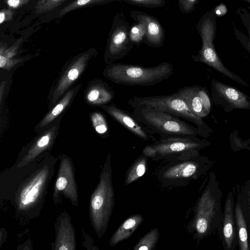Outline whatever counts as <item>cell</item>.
Masks as SVG:
<instances>
[{"instance_id":"83f0119b","label":"cell","mask_w":250,"mask_h":250,"mask_svg":"<svg viewBox=\"0 0 250 250\" xmlns=\"http://www.w3.org/2000/svg\"><path fill=\"white\" fill-rule=\"evenodd\" d=\"M212 11L216 17L224 16L228 13L227 8L223 3L217 5Z\"/></svg>"},{"instance_id":"e0dca14e","label":"cell","mask_w":250,"mask_h":250,"mask_svg":"<svg viewBox=\"0 0 250 250\" xmlns=\"http://www.w3.org/2000/svg\"><path fill=\"white\" fill-rule=\"evenodd\" d=\"M137 19L146 24L145 36L148 44L156 47L161 46L164 42V32L159 23L153 17L147 15H139Z\"/></svg>"},{"instance_id":"30bf717a","label":"cell","mask_w":250,"mask_h":250,"mask_svg":"<svg viewBox=\"0 0 250 250\" xmlns=\"http://www.w3.org/2000/svg\"><path fill=\"white\" fill-rule=\"evenodd\" d=\"M89 56L85 54L78 58L64 70L55 85L49 108H52L65 91L79 78L87 64Z\"/></svg>"},{"instance_id":"cb8c5ba5","label":"cell","mask_w":250,"mask_h":250,"mask_svg":"<svg viewBox=\"0 0 250 250\" xmlns=\"http://www.w3.org/2000/svg\"><path fill=\"white\" fill-rule=\"evenodd\" d=\"M138 21L139 23L132 27L129 34V39L134 43L141 42L146 33L145 23L142 21Z\"/></svg>"},{"instance_id":"9c48e42d","label":"cell","mask_w":250,"mask_h":250,"mask_svg":"<svg viewBox=\"0 0 250 250\" xmlns=\"http://www.w3.org/2000/svg\"><path fill=\"white\" fill-rule=\"evenodd\" d=\"M102 107L123 127L140 139L153 142L157 140L154 136L155 134L136 120L131 113L115 104H107Z\"/></svg>"},{"instance_id":"ba28073f","label":"cell","mask_w":250,"mask_h":250,"mask_svg":"<svg viewBox=\"0 0 250 250\" xmlns=\"http://www.w3.org/2000/svg\"><path fill=\"white\" fill-rule=\"evenodd\" d=\"M211 87L214 102L222 105L226 112L237 108L250 109L249 98L236 88L216 80H212Z\"/></svg>"},{"instance_id":"7a4b0ae2","label":"cell","mask_w":250,"mask_h":250,"mask_svg":"<svg viewBox=\"0 0 250 250\" xmlns=\"http://www.w3.org/2000/svg\"><path fill=\"white\" fill-rule=\"evenodd\" d=\"M131 114L154 134L160 137L208 136L197 126L157 108L138 106L133 108Z\"/></svg>"},{"instance_id":"9a60e30c","label":"cell","mask_w":250,"mask_h":250,"mask_svg":"<svg viewBox=\"0 0 250 250\" xmlns=\"http://www.w3.org/2000/svg\"><path fill=\"white\" fill-rule=\"evenodd\" d=\"M81 86L80 83L67 92L56 104L35 127L36 131L41 130L52 124L70 104Z\"/></svg>"},{"instance_id":"7402d4cb","label":"cell","mask_w":250,"mask_h":250,"mask_svg":"<svg viewBox=\"0 0 250 250\" xmlns=\"http://www.w3.org/2000/svg\"><path fill=\"white\" fill-rule=\"evenodd\" d=\"M160 236L157 228L151 229L143 237L141 238L134 246L133 250H153L155 249Z\"/></svg>"},{"instance_id":"f1b7e54d","label":"cell","mask_w":250,"mask_h":250,"mask_svg":"<svg viewBox=\"0 0 250 250\" xmlns=\"http://www.w3.org/2000/svg\"><path fill=\"white\" fill-rule=\"evenodd\" d=\"M105 200L106 199H104L102 195L95 196L92 201V207L95 209H99L102 208Z\"/></svg>"},{"instance_id":"3957f363","label":"cell","mask_w":250,"mask_h":250,"mask_svg":"<svg viewBox=\"0 0 250 250\" xmlns=\"http://www.w3.org/2000/svg\"><path fill=\"white\" fill-rule=\"evenodd\" d=\"M173 73L171 63L164 62L152 67L113 62L104 70L105 77L116 84L150 86L167 79Z\"/></svg>"},{"instance_id":"52a82bcc","label":"cell","mask_w":250,"mask_h":250,"mask_svg":"<svg viewBox=\"0 0 250 250\" xmlns=\"http://www.w3.org/2000/svg\"><path fill=\"white\" fill-rule=\"evenodd\" d=\"M132 108L138 106H149L163 110L185 121L194 124L208 136L211 129L202 119L194 114L187 103L176 92L167 95L133 97L127 102Z\"/></svg>"},{"instance_id":"6da1fadb","label":"cell","mask_w":250,"mask_h":250,"mask_svg":"<svg viewBox=\"0 0 250 250\" xmlns=\"http://www.w3.org/2000/svg\"><path fill=\"white\" fill-rule=\"evenodd\" d=\"M222 196L214 172H210L207 185L197 200L193 217L187 226L197 244L222 226Z\"/></svg>"},{"instance_id":"f546056e","label":"cell","mask_w":250,"mask_h":250,"mask_svg":"<svg viewBox=\"0 0 250 250\" xmlns=\"http://www.w3.org/2000/svg\"><path fill=\"white\" fill-rule=\"evenodd\" d=\"M67 183V180L63 177H60L56 182V187L59 190L64 189Z\"/></svg>"},{"instance_id":"4316f807","label":"cell","mask_w":250,"mask_h":250,"mask_svg":"<svg viewBox=\"0 0 250 250\" xmlns=\"http://www.w3.org/2000/svg\"><path fill=\"white\" fill-rule=\"evenodd\" d=\"M132 2L146 5L159 6L163 4L162 0H127Z\"/></svg>"},{"instance_id":"277c9868","label":"cell","mask_w":250,"mask_h":250,"mask_svg":"<svg viewBox=\"0 0 250 250\" xmlns=\"http://www.w3.org/2000/svg\"><path fill=\"white\" fill-rule=\"evenodd\" d=\"M210 143L197 137H160L143 149V154L153 161L172 162L200 154Z\"/></svg>"},{"instance_id":"836d02e7","label":"cell","mask_w":250,"mask_h":250,"mask_svg":"<svg viewBox=\"0 0 250 250\" xmlns=\"http://www.w3.org/2000/svg\"><path fill=\"white\" fill-rule=\"evenodd\" d=\"M244 1H245L249 3H250V0H243Z\"/></svg>"},{"instance_id":"d6a6232c","label":"cell","mask_w":250,"mask_h":250,"mask_svg":"<svg viewBox=\"0 0 250 250\" xmlns=\"http://www.w3.org/2000/svg\"><path fill=\"white\" fill-rule=\"evenodd\" d=\"M5 18V15L3 13L0 12V23H2V22L4 21Z\"/></svg>"},{"instance_id":"2e32d148","label":"cell","mask_w":250,"mask_h":250,"mask_svg":"<svg viewBox=\"0 0 250 250\" xmlns=\"http://www.w3.org/2000/svg\"><path fill=\"white\" fill-rule=\"evenodd\" d=\"M144 218L140 214H134L126 218L119 226L111 239L112 246L129 238L143 223Z\"/></svg>"},{"instance_id":"484cf974","label":"cell","mask_w":250,"mask_h":250,"mask_svg":"<svg viewBox=\"0 0 250 250\" xmlns=\"http://www.w3.org/2000/svg\"><path fill=\"white\" fill-rule=\"evenodd\" d=\"M198 0H179V6L184 12H190L194 8Z\"/></svg>"},{"instance_id":"ac0fdd59","label":"cell","mask_w":250,"mask_h":250,"mask_svg":"<svg viewBox=\"0 0 250 250\" xmlns=\"http://www.w3.org/2000/svg\"><path fill=\"white\" fill-rule=\"evenodd\" d=\"M238 245L240 250H250L247 226L240 205L237 201L234 207Z\"/></svg>"},{"instance_id":"8992f818","label":"cell","mask_w":250,"mask_h":250,"mask_svg":"<svg viewBox=\"0 0 250 250\" xmlns=\"http://www.w3.org/2000/svg\"><path fill=\"white\" fill-rule=\"evenodd\" d=\"M216 18L212 10L207 12L200 20L197 28L202 46L198 55H191V57L194 61L204 63L240 84L249 87L239 76L224 66L216 51L213 42L217 26Z\"/></svg>"},{"instance_id":"44dd1931","label":"cell","mask_w":250,"mask_h":250,"mask_svg":"<svg viewBox=\"0 0 250 250\" xmlns=\"http://www.w3.org/2000/svg\"><path fill=\"white\" fill-rule=\"evenodd\" d=\"M236 13L239 15L244 25L248 35L234 28L235 36L238 41L250 54V11L243 7H239Z\"/></svg>"},{"instance_id":"5b68a950","label":"cell","mask_w":250,"mask_h":250,"mask_svg":"<svg viewBox=\"0 0 250 250\" xmlns=\"http://www.w3.org/2000/svg\"><path fill=\"white\" fill-rule=\"evenodd\" d=\"M211 161L200 154L178 161L169 162L158 171V180L164 188L183 187L197 180L211 167Z\"/></svg>"},{"instance_id":"d6986e66","label":"cell","mask_w":250,"mask_h":250,"mask_svg":"<svg viewBox=\"0 0 250 250\" xmlns=\"http://www.w3.org/2000/svg\"><path fill=\"white\" fill-rule=\"evenodd\" d=\"M149 158L144 155L138 157L126 171L124 185L127 186L142 177L147 170Z\"/></svg>"},{"instance_id":"5bb4252c","label":"cell","mask_w":250,"mask_h":250,"mask_svg":"<svg viewBox=\"0 0 250 250\" xmlns=\"http://www.w3.org/2000/svg\"><path fill=\"white\" fill-rule=\"evenodd\" d=\"M114 96L115 93L112 88L107 83L99 80L88 88L85 100L90 104L102 106L110 103Z\"/></svg>"},{"instance_id":"4dcf8cb0","label":"cell","mask_w":250,"mask_h":250,"mask_svg":"<svg viewBox=\"0 0 250 250\" xmlns=\"http://www.w3.org/2000/svg\"><path fill=\"white\" fill-rule=\"evenodd\" d=\"M8 4L11 7H16L19 4V0H8Z\"/></svg>"},{"instance_id":"8fae6325","label":"cell","mask_w":250,"mask_h":250,"mask_svg":"<svg viewBox=\"0 0 250 250\" xmlns=\"http://www.w3.org/2000/svg\"><path fill=\"white\" fill-rule=\"evenodd\" d=\"M205 87L188 86L180 88L177 92L185 100L190 110L197 116H207L211 108V102Z\"/></svg>"},{"instance_id":"603a6c76","label":"cell","mask_w":250,"mask_h":250,"mask_svg":"<svg viewBox=\"0 0 250 250\" xmlns=\"http://www.w3.org/2000/svg\"><path fill=\"white\" fill-rule=\"evenodd\" d=\"M91 120L96 131L100 134L108 133V126L105 118L99 112H94L91 114Z\"/></svg>"},{"instance_id":"1f68e13d","label":"cell","mask_w":250,"mask_h":250,"mask_svg":"<svg viewBox=\"0 0 250 250\" xmlns=\"http://www.w3.org/2000/svg\"><path fill=\"white\" fill-rule=\"evenodd\" d=\"M90 0H78L77 3L79 5H84L89 2Z\"/></svg>"},{"instance_id":"d4e9b609","label":"cell","mask_w":250,"mask_h":250,"mask_svg":"<svg viewBox=\"0 0 250 250\" xmlns=\"http://www.w3.org/2000/svg\"><path fill=\"white\" fill-rule=\"evenodd\" d=\"M230 143L231 148L238 151L242 149H246L250 151V138L243 140L237 135V132L234 130L229 136Z\"/></svg>"},{"instance_id":"7c38bea8","label":"cell","mask_w":250,"mask_h":250,"mask_svg":"<svg viewBox=\"0 0 250 250\" xmlns=\"http://www.w3.org/2000/svg\"><path fill=\"white\" fill-rule=\"evenodd\" d=\"M234 207L233 196L232 192L229 191L225 203L222 222L224 249L226 250H233L238 244Z\"/></svg>"},{"instance_id":"4fadbf2b","label":"cell","mask_w":250,"mask_h":250,"mask_svg":"<svg viewBox=\"0 0 250 250\" xmlns=\"http://www.w3.org/2000/svg\"><path fill=\"white\" fill-rule=\"evenodd\" d=\"M128 39L125 26H121L116 29L109 43L105 58L107 65L114 62L127 54L131 48L128 45Z\"/></svg>"},{"instance_id":"ffe728a7","label":"cell","mask_w":250,"mask_h":250,"mask_svg":"<svg viewBox=\"0 0 250 250\" xmlns=\"http://www.w3.org/2000/svg\"><path fill=\"white\" fill-rule=\"evenodd\" d=\"M237 201L242 208L246 222L248 240L250 243V181L243 184L238 191Z\"/></svg>"}]
</instances>
